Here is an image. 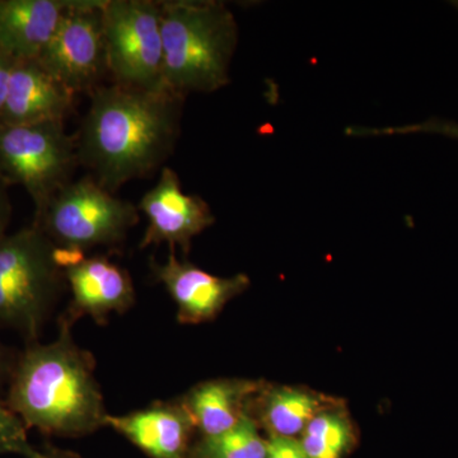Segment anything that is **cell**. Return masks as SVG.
<instances>
[{
  "label": "cell",
  "mask_w": 458,
  "mask_h": 458,
  "mask_svg": "<svg viewBox=\"0 0 458 458\" xmlns=\"http://www.w3.org/2000/svg\"><path fill=\"white\" fill-rule=\"evenodd\" d=\"M77 152L80 164L108 191L144 179L172 155L181 131L183 98L168 90L99 86L89 93Z\"/></svg>",
  "instance_id": "1"
},
{
  "label": "cell",
  "mask_w": 458,
  "mask_h": 458,
  "mask_svg": "<svg viewBox=\"0 0 458 458\" xmlns=\"http://www.w3.org/2000/svg\"><path fill=\"white\" fill-rule=\"evenodd\" d=\"M93 367L92 355L75 345L71 325L62 321L55 342L29 344L18 354L5 403L27 429L89 436L106 427L108 415Z\"/></svg>",
  "instance_id": "2"
},
{
  "label": "cell",
  "mask_w": 458,
  "mask_h": 458,
  "mask_svg": "<svg viewBox=\"0 0 458 458\" xmlns=\"http://www.w3.org/2000/svg\"><path fill=\"white\" fill-rule=\"evenodd\" d=\"M164 89L185 98L229 83L238 41L233 13L221 2H162Z\"/></svg>",
  "instance_id": "3"
},
{
  "label": "cell",
  "mask_w": 458,
  "mask_h": 458,
  "mask_svg": "<svg viewBox=\"0 0 458 458\" xmlns=\"http://www.w3.org/2000/svg\"><path fill=\"white\" fill-rule=\"evenodd\" d=\"M55 245L38 225L0 238V324L38 343L64 282Z\"/></svg>",
  "instance_id": "4"
},
{
  "label": "cell",
  "mask_w": 458,
  "mask_h": 458,
  "mask_svg": "<svg viewBox=\"0 0 458 458\" xmlns=\"http://www.w3.org/2000/svg\"><path fill=\"white\" fill-rule=\"evenodd\" d=\"M138 221L134 205L114 197L90 176L60 190L35 225L56 247L83 252L122 242Z\"/></svg>",
  "instance_id": "5"
},
{
  "label": "cell",
  "mask_w": 458,
  "mask_h": 458,
  "mask_svg": "<svg viewBox=\"0 0 458 458\" xmlns=\"http://www.w3.org/2000/svg\"><path fill=\"white\" fill-rule=\"evenodd\" d=\"M80 165L75 138L63 122L4 125L0 123V174L20 183L36 208V218L57 192L71 183Z\"/></svg>",
  "instance_id": "6"
},
{
  "label": "cell",
  "mask_w": 458,
  "mask_h": 458,
  "mask_svg": "<svg viewBox=\"0 0 458 458\" xmlns=\"http://www.w3.org/2000/svg\"><path fill=\"white\" fill-rule=\"evenodd\" d=\"M108 73L120 86L164 89L162 2L105 0L102 7Z\"/></svg>",
  "instance_id": "7"
},
{
  "label": "cell",
  "mask_w": 458,
  "mask_h": 458,
  "mask_svg": "<svg viewBox=\"0 0 458 458\" xmlns=\"http://www.w3.org/2000/svg\"><path fill=\"white\" fill-rule=\"evenodd\" d=\"M105 0H77L66 12L38 63L69 92L90 93L108 73L102 7Z\"/></svg>",
  "instance_id": "8"
},
{
  "label": "cell",
  "mask_w": 458,
  "mask_h": 458,
  "mask_svg": "<svg viewBox=\"0 0 458 458\" xmlns=\"http://www.w3.org/2000/svg\"><path fill=\"white\" fill-rule=\"evenodd\" d=\"M140 209L148 219L140 249L165 242L174 249L181 247L188 254L192 238L216 222L207 201L198 195L185 194L179 176L170 167L162 170L155 188L140 199Z\"/></svg>",
  "instance_id": "9"
},
{
  "label": "cell",
  "mask_w": 458,
  "mask_h": 458,
  "mask_svg": "<svg viewBox=\"0 0 458 458\" xmlns=\"http://www.w3.org/2000/svg\"><path fill=\"white\" fill-rule=\"evenodd\" d=\"M152 271L176 303L180 324L210 321L250 285L245 274L219 278L191 262L179 260L174 247H170L165 264L153 262Z\"/></svg>",
  "instance_id": "10"
},
{
  "label": "cell",
  "mask_w": 458,
  "mask_h": 458,
  "mask_svg": "<svg viewBox=\"0 0 458 458\" xmlns=\"http://www.w3.org/2000/svg\"><path fill=\"white\" fill-rule=\"evenodd\" d=\"M64 276L73 298L62 321L71 327L83 316L105 324L111 313H123L134 304V285L128 271L104 256L84 259L65 269Z\"/></svg>",
  "instance_id": "11"
},
{
  "label": "cell",
  "mask_w": 458,
  "mask_h": 458,
  "mask_svg": "<svg viewBox=\"0 0 458 458\" xmlns=\"http://www.w3.org/2000/svg\"><path fill=\"white\" fill-rule=\"evenodd\" d=\"M105 423L150 458H189L197 429L182 400L153 403L126 415L108 414Z\"/></svg>",
  "instance_id": "12"
},
{
  "label": "cell",
  "mask_w": 458,
  "mask_h": 458,
  "mask_svg": "<svg viewBox=\"0 0 458 458\" xmlns=\"http://www.w3.org/2000/svg\"><path fill=\"white\" fill-rule=\"evenodd\" d=\"M74 98L73 93L57 83L38 60H16L0 123L31 125L64 122L73 110Z\"/></svg>",
  "instance_id": "13"
},
{
  "label": "cell",
  "mask_w": 458,
  "mask_h": 458,
  "mask_svg": "<svg viewBox=\"0 0 458 458\" xmlns=\"http://www.w3.org/2000/svg\"><path fill=\"white\" fill-rule=\"evenodd\" d=\"M77 0H0V50L14 60H38Z\"/></svg>",
  "instance_id": "14"
},
{
  "label": "cell",
  "mask_w": 458,
  "mask_h": 458,
  "mask_svg": "<svg viewBox=\"0 0 458 458\" xmlns=\"http://www.w3.org/2000/svg\"><path fill=\"white\" fill-rule=\"evenodd\" d=\"M343 401L306 387L262 385L252 397L249 414L269 437L297 438L318 412L343 405Z\"/></svg>",
  "instance_id": "15"
},
{
  "label": "cell",
  "mask_w": 458,
  "mask_h": 458,
  "mask_svg": "<svg viewBox=\"0 0 458 458\" xmlns=\"http://www.w3.org/2000/svg\"><path fill=\"white\" fill-rule=\"evenodd\" d=\"M262 385L247 379H214L195 386L181 400L201 437L219 436L249 414L252 397Z\"/></svg>",
  "instance_id": "16"
},
{
  "label": "cell",
  "mask_w": 458,
  "mask_h": 458,
  "mask_svg": "<svg viewBox=\"0 0 458 458\" xmlns=\"http://www.w3.org/2000/svg\"><path fill=\"white\" fill-rule=\"evenodd\" d=\"M310 458H344L357 445L354 424L345 403L318 412L300 438Z\"/></svg>",
  "instance_id": "17"
},
{
  "label": "cell",
  "mask_w": 458,
  "mask_h": 458,
  "mask_svg": "<svg viewBox=\"0 0 458 458\" xmlns=\"http://www.w3.org/2000/svg\"><path fill=\"white\" fill-rule=\"evenodd\" d=\"M267 439L250 414L227 430L214 437H201L194 443L189 458H267Z\"/></svg>",
  "instance_id": "18"
},
{
  "label": "cell",
  "mask_w": 458,
  "mask_h": 458,
  "mask_svg": "<svg viewBox=\"0 0 458 458\" xmlns=\"http://www.w3.org/2000/svg\"><path fill=\"white\" fill-rule=\"evenodd\" d=\"M38 451L29 441L23 421L9 408L5 400L0 399V454L35 458Z\"/></svg>",
  "instance_id": "19"
},
{
  "label": "cell",
  "mask_w": 458,
  "mask_h": 458,
  "mask_svg": "<svg viewBox=\"0 0 458 458\" xmlns=\"http://www.w3.org/2000/svg\"><path fill=\"white\" fill-rule=\"evenodd\" d=\"M345 134L352 138L391 137L405 134H438L458 140V123L450 120L430 119L427 122L411 123V125L391 126V128H364V126H349Z\"/></svg>",
  "instance_id": "20"
},
{
  "label": "cell",
  "mask_w": 458,
  "mask_h": 458,
  "mask_svg": "<svg viewBox=\"0 0 458 458\" xmlns=\"http://www.w3.org/2000/svg\"><path fill=\"white\" fill-rule=\"evenodd\" d=\"M267 458H310L298 438L269 437Z\"/></svg>",
  "instance_id": "21"
},
{
  "label": "cell",
  "mask_w": 458,
  "mask_h": 458,
  "mask_svg": "<svg viewBox=\"0 0 458 458\" xmlns=\"http://www.w3.org/2000/svg\"><path fill=\"white\" fill-rule=\"evenodd\" d=\"M17 357L18 354L9 351L7 346L0 342V393L4 390V387L8 388L12 373L16 366Z\"/></svg>",
  "instance_id": "22"
},
{
  "label": "cell",
  "mask_w": 458,
  "mask_h": 458,
  "mask_svg": "<svg viewBox=\"0 0 458 458\" xmlns=\"http://www.w3.org/2000/svg\"><path fill=\"white\" fill-rule=\"evenodd\" d=\"M14 63L16 60L12 59L4 51L0 50V114H2L5 99H7L9 81H11Z\"/></svg>",
  "instance_id": "23"
},
{
  "label": "cell",
  "mask_w": 458,
  "mask_h": 458,
  "mask_svg": "<svg viewBox=\"0 0 458 458\" xmlns=\"http://www.w3.org/2000/svg\"><path fill=\"white\" fill-rule=\"evenodd\" d=\"M7 180L0 174V238L5 236V229L11 219V201H9Z\"/></svg>",
  "instance_id": "24"
},
{
  "label": "cell",
  "mask_w": 458,
  "mask_h": 458,
  "mask_svg": "<svg viewBox=\"0 0 458 458\" xmlns=\"http://www.w3.org/2000/svg\"><path fill=\"white\" fill-rule=\"evenodd\" d=\"M35 458H83L75 452L62 450V448L54 447V445H47L38 451Z\"/></svg>",
  "instance_id": "25"
},
{
  "label": "cell",
  "mask_w": 458,
  "mask_h": 458,
  "mask_svg": "<svg viewBox=\"0 0 458 458\" xmlns=\"http://www.w3.org/2000/svg\"><path fill=\"white\" fill-rule=\"evenodd\" d=\"M454 4H456V7L458 8V2H454Z\"/></svg>",
  "instance_id": "26"
}]
</instances>
